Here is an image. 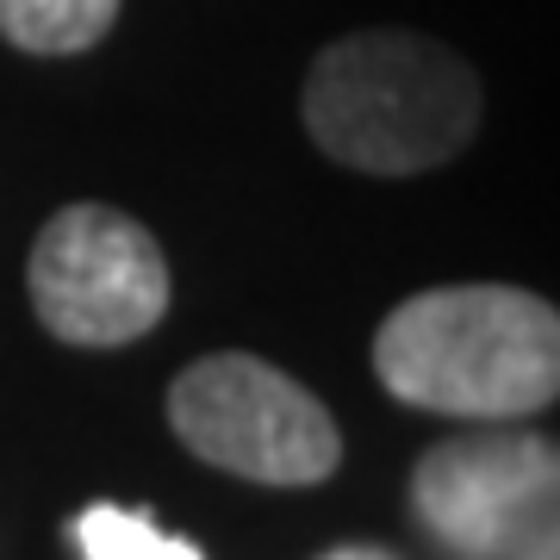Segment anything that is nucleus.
Instances as JSON below:
<instances>
[{
	"label": "nucleus",
	"mask_w": 560,
	"mask_h": 560,
	"mask_svg": "<svg viewBox=\"0 0 560 560\" xmlns=\"http://www.w3.org/2000/svg\"><path fill=\"white\" fill-rule=\"evenodd\" d=\"M374 381L411 411L511 423L560 393V318L541 293L474 280L411 293L374 330Z\"/></svg>",
	"instance_id": "nucleus-1"
},
{
	"label": "nucleus",
	"mask_w": 560,
	"mask_h": 560,
	"mask_svg": "<svg viewBox=\"0 0 560 560\" xmlns=\"http://www.w3.org/2000/svg\"><path fill=\"white\" fill-rule=\"evenodd\" d=\"M318 560H399L393 548H374V541H342V548H324Z\"/></svg>",
	"instance_id": "nucleus-8"
},
{
	"label": "nucleus",
	"mask_w": 560,
	"mask_h": 560,
	"mask_svg": "<svg viewBox=\"0 0 560 560\" xmlns=\"http://www.w3.org/2000/svg\"><path fill=\"white\" fill-rule=\"evenodd\" d=\"M486 119L474 62L418 32H349L305 75V131L361 175H423L455 162Z\"/></svg>",
	"instance_id": "nucleus-2"
},
{
	"label": "nucleus",
	"mask_w": 560,
	"mask_h": 560,
	"mask_svg": "<svg viewBox=\"0 0 560 560\" xmlns=\"http://www.w3.org/2000/svg\"><path fill=\"white\" fill-rule=\"evenodd\" d=\"M32 312L57 342L75 349H125L150 337L168 312V256L131 212L101 200L62 206L38 231L25 261Z\"/></svg>",
	"instance_id": "nucleus-4"
},
{
	"label": "nucleus",
	"mask_w": 560,
	"mask_h": 560,
	"mask_svg": "<svg viewBox=\"0 0 560 560\" xmlns=\"http://www.w3.org/2000/svg\"><path fill=\"white\" fill-rule=\"evenodd\" d=\"M119 0H0V38L25 57H81L113 32Z\"/></svg>",
	"instance_id": "nucleus-6"
},
{
	"label": "nucleus",
	"mask_w": 560,
	"mask_h": 560,
	"mask_svg": "<svg viewBox=\"0 0 560 560\" xmlns=\"http://www.w3.org/2000/svg\"><path fill=\"white\" fill-rule=\"evenodd\" d=\"M168 430L187 455L249 486H318L342 467L330 405L249 349L187 361L168 386Z\"/></svg>",
	"instance_id": "nucleus-3"
},
{
	"label": "nucleus",
	"mask_w": 560,
	"mask_h": 560,
	"mask_svg": "<svg viewBox=\"0 0 560 560\" xmlns=\"http://www.w3.org/2000/svg\"><path fill=\"white\" fill-rule=\"evenodd\" d=\"M69 536H75L81 560H206L194 541L156 529L150 511H125V504H88V511H75Z\"/></svg>",
	"instance_id": "nucleus-7"
},
{
	"label": "nucleus",
	"mask_w": 560,
	"mask_h": 560,
	"mask_svg": "<svg viewBox=\"0 0 560 560\" xmlns=\"http://www.w3.org/2000/svg\"><path fill=\"white\" fill-rule=\"evenodd\" d=\"M555 499L560 455L529 430L448 436L411 467V511L455 560H560Z\"/></svg>",
	"instance_id": "nucleus-5"
}]
</instances>
